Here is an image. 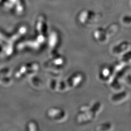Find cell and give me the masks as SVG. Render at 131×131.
I'll use <instances>...</instances> for the list:
<instances>
[{
    "mask_svg": "<svg viewBox=\"0 0 131 131\" xmlns=\"http://www.w3.org/2000/svg\"><path fill=\"white\" fill-rule=\"evenodd\" d=\"M123 21L125 23H131V16H126L123 18Z\"/></svg>",
    "mask_w": 131,
    "mask_h": 131,
    "instance_id": "cell-1",
    "label": "cell"
}]
</instances>
